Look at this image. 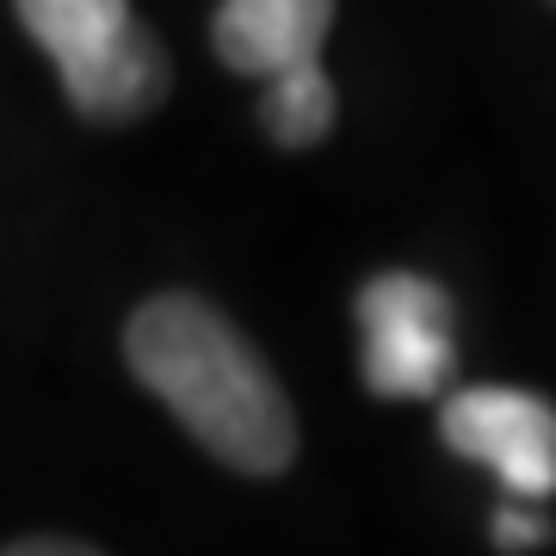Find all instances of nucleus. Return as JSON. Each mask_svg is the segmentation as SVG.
<instances>
[{
	"instance_id": "20e7f679",
	"label": "nucleus",
	"mask_w": 556,
	"mask_h": 556,
	"mask_svg": "<svg viewBox=\"0 0 556 556\" xmlns=\"http://www.w3.org/2000/svg\"><path fill=\"white\" fill-rule=\"evenodd\" d=\"M439 433L457 457L489 464L526 507L556 495V408L532 390H501V383L457 390L439 408Z\"/></svg>"
},
{
	"instance_id": "7ed1b4c3",
	"label": "nucleus",
	"mask_w": 556,
	"mask_h": 556,
	"mask_svg": "<svg viewBox=\"0 0 556 556\" xmlns=\"http://www.w3.org/2000/svg\"><path fill=\"white\" fill-rule=\"evenodd\" d=\"M365 383L378 396H439L452 378V298L420 273H378L358 291Z\"/></svg>"
},
{
	"instance_id": "423d86ee",
	"label": "nucleus",
	"mask_w": 556,
	"mask_h": 556,
	"mask_svg": "<svg viewBox=\"0 0 556 556\" xmlns=\"http://www.w3.org/2000/svg\"><path fill=\"white\" fill-rule=\"evenodd\" d=\"M260 118H266V130H273L285 149H309V142L328 137V130H334V87L321 75V62L316 68H298V75L266 80Z\"/></svg>"
},
{
	"instance_id": "f03ea898",
	"label": "nucleus",
	"mask_w": 556,
	"mask_h": 556,
	"mask_svg": "<svg viewBox=\"0 0 556 556\" xmlns=\"http://www.w3.org/2000/svg\"><path fill=\"white\" fill-rule=\"evenodd\" d=\"M25 31L56 62L75 112L105 124L142 118L167 93V50L137 25L130 0H13Z\"/></svg>"
},
{
	"instance_id": "0eeeda50",
	"label": "nucleus",
	"mask_w": 556,
	"mask_h": 556,
	"mask_svg": "<svg viewBox=\"0 0 556 556\" xmlns=\"http://www.w3.org/2000/svg\"><path fill=\"white\" fill-rule=\"evenodd\" d=\"M551 538V526H544V514H532V507H501L495 514V544L507 556L514 551H538Z\"/></svg>"
},
{
	"instance_id": "6e6552de",
	"label": "nucleus",
	"mask_w": 556,
	"mask_h": 556,
	"mask_svg": "<svg viewBox=\"0 0 556 556\" xmlns=\"http://www.w3.org/2000/svg\"><path fill=\"white\" fill-rule=\"evenodd\" d=\"M7 556H100V551H87L75 538H25V544H13Z\"/></svg>"
},
{
	"instance_id": "39448f33",
	"label": "nucleus",
	"mask_w": 556,
	"mask_h": 556,
	"mask_svg": "<svg viewBox=\"0 0 556 556\" xmlns=\"http://www.w3.org/2000/svg\"><path fill=\"white\" fill-rule=\"evenodd\" d=\"M328 20H334V0H223L211 43L236 75L278 80L316 68Z\"/></svg>"
},
{
	"instance_id": "f257e3e1",
	"label": "nucleus",
	"mask_w": 556,
	"mask_h": 556,
	"mask_svg": "<svg viewBox=\"0 0 556 556\" xmlns=\"http://www.w3.org/2000/svg\"><path fill=\"white\" fill-rule=\"evenodd\" d=\"M124 353L179 427L211 457L248 477H278L298 457V415L273 365L236 334V321L204 298H149L124 328Z\"/></svg>"
}]
</instances>
